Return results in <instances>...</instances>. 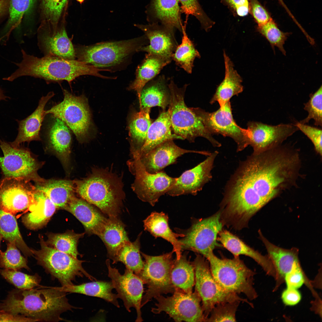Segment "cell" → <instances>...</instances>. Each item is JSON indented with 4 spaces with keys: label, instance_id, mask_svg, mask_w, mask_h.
Segmentation results:
<instances>
[{
    "label": "cell",
    "instance_id": "obj_55",
    "mask_svg": "<svg viewBox=\"0 0 322 322\" xmlns=\"http://www.w3.org/2000/svg\"><path fill=\"white\" fill-rule=\"evenodd\" d=\"M249 5V11L258 26L264 24L272 19L268 12L258 0H250Z\"/></svg>",
    "mask_w": 322,
    "mask_h": 322
},
{
    "label": "cell",
    "instance_id": "obj_43",
    "mask_svg": "<svg viewBox=\"0 0 322 322\" xmlns=\"http://www.w3.org/2000/svg\"><path fill=\"white\" fill-rule=\"evenodd\" d=\"M84 234L72 231L62 233H50L47 234L45 242L48 246L77 258L79 255L77 250L78 243Z\"/></svg>",
    "mask_w": 322,
    "mask_h": 322
},
{
    "label": "cell",
    "instance_id": "obj_39",
    "mask_svg": "<svg viewBox=\"0 0 322 322\" xmlns=\"http://www.w3.org/2000/svg\"><path fill=\"white\" fill-rule=\"evenodd\" d=\"M171 278L175 289H179L186 293L192 292L195 284L194 267L193 263L188 259L186 253L182 254L179 258L174 260Z\"/></svg>",
    "mask_w": 322,
    "mask_h": 322
},
{
    "label": "cell",
    "instance_id": "obj_54",
    "mask_svg": "<svg viewBox=\"0 0 322 322\" xmlns=\"http://www.w3.org/2000/svg\"><path fill=\"white\" fill-rule=\"evenodd\" d=\"M295 125L313 143L315 150L320 155H322V130L317 127L312 126L306 124L297 122Z\"/></svg>",
    "mask_w": 322,
    "mask_h": 322
},
{
    "label": "cell",
    "instance_id": "obj_25",
    "mask_svg": "<svg viewBox=\"0 0 322 322\" xmlns=\"http://www.w3.org/2000/svg\"><path fill=\"white\" fill-rule=\"evenodd\" d=\"M149 23H158L182 32L183 25L178 0H151L146 7Z\"/></svg>",
    "mask_w": 322,
    "mask_h": 322
},
{
    "label": "cell",
    "instance_id": "obj_60",
    "mask_svg": "<svg viewBox=\"0 0 322 322\" xmlns=\"http://www.w3.org/2000/svg\"><path fill=\"white\" fill-rule=\"evenodd\" d=\"M281 5L284 8L286 11L289 15H291V13L289 9L287 8L285 4L284 3L283 0H278Z\"/></svg>",
    "mask_w": 322,
    "mask_h": 322
},
{
    "label": "cell",
    "instance_id": "obj_7",
    "mask_svg": "<svg viewBox=\"0 0 322 322\" xmlns=\"http://www.w3.org/2000/svg\"><path fill=\"white\" fill-rule=\"evenodd\" d=\"M209 262L212 275L218 284L226 291L244 294L250 300L258 296L253 287L255 272L248 268L239 256L232 259L219 258L210 252L205 258Z\"/></svg>",
    "mask_w": 322,
    "mask_h": 322
},
{
    "label": "cell",
    "instance_id": "obj_45",
    "mask_svg": "<svg viewBox=\"0 0 322 322\" xmlns=\"http://www.w3.org/2000/svg\"><path fill=\"white\" fill-rule=\"evenodd\" d=\"M35 0H10L9 16L0 41L5 42L12 30L17 27L24 15L31 8Z\"/></svg>",
    "mask_w": 322,
    "mask_h": 322
},
{
    "label": "cell",
    "instance_id": "obj_61",
    "mask_svg": "<svg viewBox=\"0 0 322 322\" xmlns=\"http://www.w3.org/2000/svg\"><path fill=\"white\" fill-rule=\"evenodd\" d=\"M6 97H7L4 95L2 91L0 89V100H4Z\"/></svg>",
    "mask_w": 322,
    "mask_h": 322
},
{
    "label": "cell",
    "instance_id": "obj_26",
    "mask_svg": "<svg viewBox=\"0 0 322 322\" xmlns=\"http://www.w3.org/2000/svg\"><path fill=\"white\" fill-rule=\"evenodd\" d=\"M218 235L217 240L234 256L244 255L251 258L262 267L267 274L275 279L276 274L274 267L267 256L262 255L227 230H222Z\"/></svg>",
    "mask_w": 322,
    "mask_h": 322
},
{
    "label": "cell",
    "instance_id": "obj_47",
    "mask_svg": "<svg viewBox=\"0 0 322 322\" xmlns=\"http://www.w3.org/2000/svg\"><path fill=\"white\" fill-rule=\"evenodd\" d=\"M0 267L3 269L18 270L24 268L29 270L27 261L14 244L8 242L6 250L0 253Z\"/></svg>",
    "mask_w": 322,
    "mask_h": 322
},
{
    "label": "cell",
    "instance_id": "obj_14",
    "mask_svg": "<svg viewBox=\"0 0 322 322\" xmlns=\"http://www.w3.org/2000/svg\"><path fill=\"white\" fill-rule=\"evenodd\" d=\"M131 153L133 160L131 163L135 176L132 188L141 200L154 206L160 197L167 193L174 185L177 178L169 176L162 171L155 174L148 172L138 153Z\"/></svg>",
    "mask_w": 322,
    "mask_h": 322
},
{
    "label": "cell",
    "instance_id": "obj_42",
    "mask_svg": "<svg viewBox=\"0 0 322 322\" xmlns=\"http://www.w3.org/2000/svg\"><path fill=\"white\" fill-rule=\"evenodd\" d=\"M186 24L183 25L182 37L181 44L178 45L172 55V60L176 65L191 74L196 58H200V54L196 49L192 41L188 38L186 31Z\"/></svg>",
    "mask_w": 322,
    "mask_h": 322
},
{
    "label": "cell",
    "instance_id": "obj_52",
    "mask_svg": "<svg viewBox=\"0 0 322 322\" xmlns=\"http://www.w3.org/2000/svg\"><path fill=\"white\" fill-rule=\"evenodd\" d=\"M68 0H42L43 13L50 24H58Z\"/></svg>",
    "mask_w": 322,
    "mask_h": 322
},
{
    "label": "cell",
    "instance_id": "obj_56",
    "mask_svg": "<svg viewBox=\"0 0 322 322\" xmlns=\"http://www.w3.org/2000/svg\"><path fill=\"white\" fill-rule=\"evenodd\" d=\"M281 299L285 305L294 306L300 301L301 295L298 289L287 287L281 293Z\"/></svg>",
    "mask_w": 322,
    "mask_h": 322
},
{
    "label": "cell",
    "instance_id": "obj_13",
    "mask_svg": "<svg viewBox=\"0 0 322 322\" xmlns=\"http://www.w3.org/2000/svg\"><path fill=\"white\" fill-rule=\"evenodd\" d=\"M173 293L171 296L160 295L155 297L157 302L151 311L155 314L165 312L176 322H206L200 305L201 300L196 290L186 293L175 289Z\"/></svg>",
    "mask_w": 322,
    "mask_h": 322
},
{
    "label": "cell",
    "instance_id": "obj_30",
    "mask_svg": "<svg viewBox=\"0 0 322 322\" xmlns=\"http://www.w3.org/2000/svg\"><path fill=\"white\" fill-rule=\"evenodd\" d=\"M172 60L170 58L147 53L137 67L135 78L128 88L129 90L136 91L139 104L142 90L145 85L158 74L165 66Z\"/></svg>",
    "mask_w": 322,
    "mask_h": 322
},
{
    "label": "cell",
    "instance_id": "obj_46",
    "mask_svg": "<svg viewBox=\"0 0 322 322\" xmlns=\"http://www.w3.org/2000/svg\"><path fill=\"white\" fill-rule=\"evenodd\" d=\"M0 273L8 281L20 289L34 288L39 285L41 280L37 274L30 275L18 270L3 269L0 270Z\"/></svg>",
    "mask_w": 322,
    "mask_h": 322
},
{
    "label": "cell",
    "instance_id": "obj_15",
    "mask_svg": "<svg viewBox=\"0 0 322 322\" xmlns=\"http://www.w3.org/2000/svg\"><path fill=\"white\" fill-rule=\"evenodd\" d=\"M212 135L220 134L232 138L237 145V151L243 150L249 145L247 129L242 128L233 119L230 101L223 109L209 112L199 108H190Z\"/></svg>",
    "mask_w": 322,
    "mask_h": 322
},
{
    "label": "cell",
    "instance_id": "obj_59",
    "mask_svg": "<svg viewBox=\"0 0 322 322\" xmlns=\"http://www.w3.org/2000/svg\"><path fill=\"white\" fill-rule=\"evenodd\" d=\"M10 0H0V16L9 9Z\"/></svg>",
    "mask_w": 322,
    "mask_h": 322
},
{
    "label": "cell",
    "instance_id": "obj_5",
    "mask_svg": "<svg viewBox=\"0 0 322 322\" xmlns=\"http://www.w3.org/2000/svg\"><path fill=\"white\" fill-rule=\"evenodd\" d=\"M148 44L144 35L127 40L74 46L77 60L97 68L112 72L126 65L139 49Z\"/></svg>",
    "mask_w": 322,
    "mask_h": 322
},
{
    "label": "cell",
    "instance_id": "obj_19",
    "mask_svg": "<svg viewBox=\"0 0 322 322\" xmlns=\"http://www.w3.org/2000/svg\"><path fill=\"white\" fill-rule=\"evenodd\" d=\"M30 181L3 178L0 182V209L13 215L28 209L35 190Z\"/></svg>",
    "mask_w": 322,
    "mask_h": 322
},
{
    "label": "cell",
    "instance_id": "obj_2",
    "mask_svg": "<svg viewBox=\"0 0 322 322\" xmlns=\"http://www.w3.org/2000/svg\"><path fill=\"white\" fill-rule=\"evenodd\" d=\"M66 293L55 287L14 290L0 303V310L35 321H65L61 315L77 308L69 303Z\"/></svg>",
    "mask_w": 322,
    "mask_h": 322
},
{
    "label": "cell",
    "instance_id": "obj_12",
    "mask_svg": "<svg viewBox=\"0 0 322 322\" xmlns=\"http://www.w3.org/2000/svg\"><path fill=\"white\" fill-rule=\"evenodd\" d=\"M64 98L61 102L45 111L63 121L80 143L87 137L91 125L90 110L86 98L76 96L63 89Z\"/></svg>",
    "mask_w": 322,
    "mask_h": 322
},
{
    "label": "cell",
    "instance_id": "obj_11",
    "mask_svg": "<svg viewBox=\"0 0 322 322\" xmlns=\"http://www.w3.org/2000/svg\"><path fill=\"white\" fill-rule=\"evenodd\" d=\"M220 216L219 210L209 217L193 219L188 229H175L184 235L179 239L182 251H192L206 258L215 248L221 247L217 242L218 235L223 227Z\"/></svg>",
    "mask_w": 322,
    "mask_h": 322
},
{
    "label": "cell",
    "instance_id": "obj_4",
    "mask_svg": "<svg viewBox=\"0 0 322 322\" xmlns=\"http://www.w3.org/2000/svg\"><path fill=\"white\" fill-rule=\"evenodd\" d=\"M75 191L109 217H117L125 198L121 179L107 169H93L88 176L74 181Z\"/></svg>",
    "mask_w": 322,
    "mask_h": 322
},
{
    "label": "cell",
    "instance_id": "obj_6",
    "mask_svg": "<svg viewBox=\"0 0 322 322\" xmlns=\"http://www.w3.org/2000/svg\"><path fill=\"white\" fill-rule=\"evenodd\" d=\"M168 85L170 99L168 110L174 133L190 143L194 142L197 137H201L206 139L214 147L221 146V144L213 137L195 113L185 104L184 96L188 84L178 88L171 78Z\"/></svg>",
    "mask_w": 322,
    "mask_h": 322
},
{
    "label": "cell",
    "instance_id": "obj_22",
    "mask_svg": "<svg viewBox=\"0 0 322 322\" xmlns=\"http://www.w3.org/2000/svg\"><path fill=\"white\" fill-rule=\"evenodd\" d=\"M134 25L144 32L149 41V44L141 47L138 52L143 51L172 58L178 45L174 30L158 23Z\"/></svg>",
    "mask_w": 322,
    "mask_h": 322
},
{
    "label": "cell",
    "instance_id": "obj_9",
    "mask_svg": "<svg viewBox=\"0 0 322 322\" xmlns=\"http://www.w3.org/2000/svg\"><path fill=\"white\" fill-rule=\"evenodd\" d=\"M173 251L159 256H149L140 252L144 259L142 269L137 275L146 284L148 289L142 296L141 307L153 298L163 294L173 293L175 289L171 278L174 263Z\"/></svg>",
    "mask_w": 322,
    "mask_h": 322
},
{
    "label": "cell",
    "instance_id": "obj_24",
    "mask_svg": "<svg viewBox=\"0 0 322 322\" xmlns=\"http://www.w3.org/2000/svg\"><path fill=\"white\" fill-rule=\"evenodd\" d=\"M64 209L75 217L83 225L86 232L90 235L98 236L107 219L92 205L75 195Z\"/></svg>",
    "mask_w": 322,
    "mask_h": 322
},
{
    "label": "cell",
    "instance_id": "obj_48",
    "mask_svg": "<svg viewBox=\"0 0 322 322\" xmlns=\"http://www.w3.org/2000/svg\"><path fill=\"white\" fill-rule=\"evenodd\" d=\"M257 29L273 48L277 47L283 54L286 55L284 46L289 35L288 33L281 31L273 19L264 24L258 26Z\"/></svg>",
    "mask_w": 322,
    "mask_h": 322
},
{
    "label": "cell",
    "instance_id": "obj_18",
    "mask_svg": "<svg viewBox=\"0 0 322 322\" xmlns=\"http://www.w3.org/2000/svg\"><path fill=\"white\" fill-rule=\"evenodd\" d=\"M249 145L253 154H258L276 147L299 130L295 124H280L275 126L257 122L247 124Z\"/></svg>",
    "mask_w": 322,
    "mask_h": 322
},
{
    "label": "cell",
    "instance_id": "obj_33",
    "mask_svg": "<svg viewBox=\"0 0 322 322\" xmlns=\"http://www.w3.org/2000/svg\"><path fill=\"white\" fill-rule=\"evenodd\" d=\"M167 214L163 212H153L143 221L144 230L156 238L161 237L170 242L173 247L172 251L176 253V258L178 259L182 251L178 238L183 237L184 235L173 232L169 226Z\"/></svg>",
    "mask_w": 322,
    "mask_h": 322
},
{
    "label": "cell",
    "instance_id": "obj_38",
    "mask_svg": "<svg viewBox=\"0 0 322 322\" xmlns=\"http://www.w3.org/2000/svg\"><path fill=\"white\" fill-rule=\"evenodd\" d=\"M66 292L77 293L102 298L118 308L120 307L117 294L112 292L114 287L111 282L96 281L61 287H56Z\"/></svg>",
    "mask_w": 322,
    "mask_h": 322
},
{
    "label": "cell",
    "instance_id": "obj_34",
    "mask_svg": "<svg viewBox=\"0 0 322 322\" xmlns=\"http://www.w3.org/2000/svg\"><path fill=\"white\" fill-rule=\"evenodd\" d=\"M169 112L162 111L151 123L148 130L145 143L140 151L139 156L146 153L163 143L169 140H182L171 131Z\"/></svg>",
    "mask_w": 322,
    "mask_h": 322
},
{
    "label": "cell",
    "instance_id": "obj_44",
    "mask_svg": "<svg viewBox=\"0 0 322 322\" xmlns=\"http://www.w3.org/2000/svg\"><path fill=\"white\" fill-rule=\"evenodd\" d=\"M141 234H139L134 242L129 241L126 243L119 251L117 258V263H122L136 275L142 269L144 264L140 251Z\"/></svg>",
    "mask_w": 322,
    "mask_h": 322
},
{
    "label": "cell",
    "instance_id": "obj_49",
    "mask_svg": "<svg viewBox=\"0 0 322 322\" xmlns=\"http://www.w3.org/2000/svg\"><path fill=\"white\" fill-rule=\"evenodd\" d=\"M309 99L304 103V109L308 112L307 116L299 122L306 124L311 119L314 121V125L317 126H322V86L314 93L309 95Z\"/></svg>",
    "mask_w": 322,
    "mask_h": 322
},
{
    "label": "cell",
    "instance_id": "obj_31",
    "mask_svg": "<svg viewBox=\"0 0 322 322\" xmlns=\"http://www.w3.org/2000/svg\"><path fill=\"white\" fill-rule=\"evenodd\" d=\"M125 225L119 217H108L103 230L98 235L105 244L107 256L117 262L118 253L122 247L130 241L125 229Z\"/></svg>",
    "mask_w": 322,
    "mask_h": 322
},
{
    "label": "cell",
    "instance_id": "obj_62",
    "mask_svg": "<svg viewBox=\"0 0 322 322\" xmlns=\"http://www.w3.org/2000/svg\"><path fill=\"white\" fill-rule=\"evenodd\" d=\"M77 1L79 2L80 3H83L85 0H76Z\"/></svg>",
    "mask_w": 322,
    "mask_h": 322
},
{
    "label": "cell",
    "instance_id": "obj_17",
    "mask_svg": "<svg viewBox=\"0 0 322 322\" xmlns=\"http://www.w3.org/2000/svg\"><path fill=\"white\" fill-rule=\"evenodd\" d=\"M106 264L108 270V276L111 279L114 288L117 293L118 298L123 301L124 306L129 312L134 307L137 314L136 322H142L141 304L143 292V283L141 279L131 270L126 267L123 274L118 270L112 267L109 259Z\"/></svg>",
    "mask_w": 322,
    "mask_h": 322
},
{
    "label": "cell",
    "instance_id": "obj_23",
    "mask_svg": "<svg viewBox=\"0 0 322 322\" xmlns=\"http://www.w3.org/2000/svg\"><path fill=\"white\" fill-rule=\"evenodd\" d=\"M191 153L208 155L209 154L205 151L182 148L177 145L173 140H171L163 143L146 153L139 156L145 170L151 173L155 174L162 171L166 167L174 164L177 158L182 155Z\"/></svg>",
    "mask_w": 322,
    "mask_h": 322
},
{
    "label": "cell",
    "instance_id": "obj_40",
    "mask_svg": "<svg viewBox=\"0 0 322 322\" xmlns=\"http://www.w3.org/2000/svg\"><path fill=\"white\" fill-rule=\"evenodd\" d=\"M151 109L140 108L139 112H134L130 117L129 133L134 143L131 151L138 152L144 144L148 129L152 123L150 116Z\"/></svg>",
    "mask_w": 322,
    "mask_h": 322
},
{
    "label": "cell",
    "instance_id": "obj_35",
    "mask_svg": "<svg viewBox=\"0 0 322 322\" xmlns=\"http://www.w3.org/2000/svg\"><path fill=\"white\" fill-rule=\"evenodd\" d=\"M35 189L44 193L57 208L64 209L75 191L74 181L64 179H49L37 182Z\"/></svg>",
    "mask_w": 322,
    "mask_h": 322
},
{
    "label": "cell",
    "instance_id": "obj_51",
    "mask_svg": "<svg viewBox=\"0 0 322 322\" xmlns=\"http://www.w3.org/2000/svg\"><path fill=\"white\" fill-rule=\"evenodd\" d=\"M240 302H227L216 305L212 309L206 322H236V314Z\"/></svg>",
    "mask_w": 322,
    "mask_h": 322
},
{
    "label": "cell",
    "instance_id": "obj_20",
    "mask_svg": "<svg viewBox=\"0 0 322 322\" xmlns=\"http://www.w3.org/2000/svg\"><path fill=\"white\" fill-rule=\"evenodd\" d=\"M218 153L217 151L210 153L204 161L183 172L177 178L175 183L167 194L172 196L188 194L196 195L212 179L211 171Z\"/></svg>",
    "mask_w": 322,
    "mask_h": 322
},
{
    "label": "cell",
    "instance_id": "obj_29",
    "mask_svg": "<svg viewBox=\"0 0 322 322\" xmlns=\"http://www.w3.org/2000/svg\"><path fill=\"white\" fill-rule=\"evenodd\" d=\"M57 208L43 193L35 190L28 210L30 212L22 218L24 225L31 230H36L45 226L55 212Z\"/></svg>",
    "mask_w": 322,
    "mask_h": 322
},
{
    "label": "cell",
    "instance_id": "obj_50",
    "mask_svg": "<svg viewBox=\"0 0 322 322\" xmlns=\"http://www.w3.org/2000/svg\"><path fill=\"white\" fill-rule=\"evenodd\" d=\"M178 0L181 4V13L195 17L206 31H208L211 28L214 24L213 22L205 13L197 0Z\"/></svg>",
    "mask_w": 322,
    "mask_h": 322
},
{
    "label": "cell",
    "instance_id": "obj_28",
    "mask_svg": "<svg viewBox=\"0 0 322 322\" xmlns=\"http://www.w3.org/2000/svg\"><path fill=\"white\" fill-rule=\"evenodd\" d=\"M54 95L52 92L42 96L35 111L25 119L18 121V133L15 140L10 143L13 147H18L25 142L41 140L39 134L42 123L46 114L45 106L48 101Z\"/></svg>",
    "mask_w": 322,
    "mask_h": 322
},
{
    "label": "cell",
    "instance_id": "obj_21",
    "mask_svg": "<svg viewBox=\"0 0 322 322\" xmlns=\"http://www.w3.org/2000/svg\"><path fill=\"white\" fill-rule=\"evenodd\" d=\"M49 24L40 29L38 35V46L44 56H53L66 59H76L74 45L65 28Z\"/></svg>",
    "mask_w": 322,
    "mask_h": 322
},
{
    "label": "cell",
    "instance_id": "obj_3",
    "mask_svg": "<svg viewBox=\"0 0 322 322\" xmlns=\"http://www.w3.org/2000/svg\"><path fill=\"white\" fill-rule=\"evenodd\" d=\"M22 60L15 63L17 69L10 76L3 78L10 81L21 76H29L39 78L49 82L63 80L69 84L80 76L90 75L104 79H109L101 75L100 71H107L85 64L77 60H70L53 56H44L39 58L27 54L21 50Z\"/></svg>",
    "mask_w": 322,
    "mask_h": 322
},
{
    "label": "cell",
    "instance_id": "obj_63",
    "mask_svg": "<svg viewBox=\"0 0 322 322\" xmlns=\"http://www.w3.org/2000/svg\"><path fill=\"white\" fill-rule=\"evenodd\" d=\"M2 238V237L1 236V235H0V245L1 241V239ZM1 251L0 250V253H1Z\"/></svg>",
    "mask_w": 322,
    "mask_h": 322
},
{
    "label": "cell",
    "instance_id": "obj_32",
    "mask_svg": "<svg viewBox=\"0 0 322 322\" xmlns=\"http://www.w3.org/2000/svg\"><path fill=\"white\" fill-rule=\"evenodd\" d=\"M223 56L225 68V78L218 86L210 103L213 104L217 102L220 108L223 109L226 103L233 96L238 95L243 89L242 78L235 70L230 58L224 51Z\"/></svg>",
    "mask_w": 322,
    "mask_h": 322
},
{
    "label": "cell",
    "instance_id": "obj_16",
    "mask_svg": "<svg viewBox=\"0 0 322 322\" xmlns=\"http://www.w3.org/2000/svg\"><path fill=\"white\" fill-rule=\"evenodd\" d=\"M0 148L3 153V156H0V168L3 178L36 179L39 165L29 150L20 146L13 147L1 140Z\"/></svg>",
    "mask_w": 322,
    "mask_h": 322
},
{
    "label": "cell",
    "instance_id": "obj_8",
    "mask_svg": "<svg viewBox=\"0 0 322 322\" xmlns=\"http://www.w3.org/2000/svg\"><path fill=\"white\" fill-rule=\"evenodd\" d=\"M39 236L41 248L38 250L31 249L33 256L38 264L52 278L57 279L62 286L73 284V281L77 277L85 276L91 281L97 280L83 267L82 264L85 261L48 246L43 236Z\"/></svg>",
    "mask_w": 322,
    "mask_h": 322
},
{
    "label": "cell",
    "instance_id": "obj_53",
    "mask_svg": "<svg viewBox=\"0 0 322 322\" xmlns=\"http://www.w3.org/2000/svg\"><path fill=\"white\" fill-rule=\"evenodd\" d=\"M284 281L287 287L298 289L305 283L310 290L312 289L311 281L306 277L299 261L295 263L290 270L285 275Z\"/></svg>",
    "mask_w": 322,
    "mask_h": 322
},
{
    "label": "cell",
    "instance_id": "obj_58",
    "mask_svg": "<svg viewBox=\"0 0 322 322\" xmlns=\"http://www.w3.org/2000/svg\"><path fill=\"white\" fill-rule=\"evenodd\" d=\"M0 321L35 322L34 320L21 315H15L0 310Z\"/></svg>",
    "mask_w": 322,
    "mask_h": 322
},
{
    "label": "cell",
    "instance_id": "obj_1",
    "mask_svg": "<svg viewBox=\"0 0 322 322\" xmlns=\"http://www.w3.org/2000/svg\"><path fill=\"white\" fill-rule=\"evenodd\" d=\"M298 155L278 146L252 154L231 177L220 204V219L227 227L239 230L295 177Z\"/></svg>",
    "mask_w": 322,
    "mask_h": 322
},
{
    "label": "cell",
    "instance_id": "obj_36",
    "mask_svg": "<svg viewBox=\"0 0 322 322\" xmlns=\"http://www.w3.org/2000/svg\"><path fill=\"white\" fill-rule=\"evenodd\" d=\"M150 81L142 90L140 108L151 109L158 106L161 107L162 111H165L170 99L167 79L162 75Z\"/></svg>",
    "mask_w": 322,
    "mask_h": 322
},
{
    "label": "cell",
    "instance_id": "obj_10",
    "mask_svg": "<svg viewBox=\"0 0 322 322\" xmlns=\"http://www.w3.org/2000/svg\"><path fill=\"white\" fill-rule=\"evenodd\" d=\"M192 263L194 267L195 290L201 298L202 307L206 318L213 308L219 304L242 302L253 307L247 299L226 291L218 284L211 273L209 262L204 256L196 254Z\"/></svg>",
    "mask_w": 322,
    "mask_h": 322
},
{
    "label": "cell",
    "instance_id": "obj_57",
    "mask_svg": "<svg viewBox=\"0 0 322 322\" xmlns=\"http://www.w3.org/2000/svg\"><path fill=\"white\" fill-rule=\"evenodd\" d=\"M239 16L243 17L249 12V2L248 0H223Z\"/></svg>",
    "mask_w": 322,
    "mask_h": 322
},
{
    "label": "cell",
    "instance_id": "obj_41",
    "mask_svg": "<svg viewBox=\"0 0 322 322\" xmlns=\"http://www.w3.org/2000/svg\"><path fill=\"white\" fill-rule=\"evenodd\" d=\"M0 235L15 244L26 257L33 256L31 249L23 240L14 215L0 209Z\"/></svg>",
    "mask_w": 322,
    "mask_h": 322
},
{
    "label": "cell",
    "instance_id": "obj_27",
    "mask_svg": "<svg viewBox=\"0 0 322 322\" xmlns=\"http://www.w3.org/2000/svg\"><path fill=\"white\" fill-rule=\"evenodd\" d=\"M259 237L267 249V256L274 267L276 274L275 291L284 282L285 275L291 270L295 263L299 261L298 250L296 248L287 249L280 247L270 242L258 231Z\"/></svg>",
    "mask_w": 322,
    "mask_h": 322
},
{
    "label": "cell",
    "instance_id": "obj_37",
    "mask_svg": "<svg viewBox=\"0 0 322 322\" xmlns=\"http://www.w3.org/2000/svg\"><path fill=\"white\" fill-rule=\"evenodd\" d=\"M48 134L49 146L66 165L69 160L72 143L70 129L63 121L55 117Z\"/></svg>",
    "mask_w": 322,
    "mask_h": 322
}]
</instances>
